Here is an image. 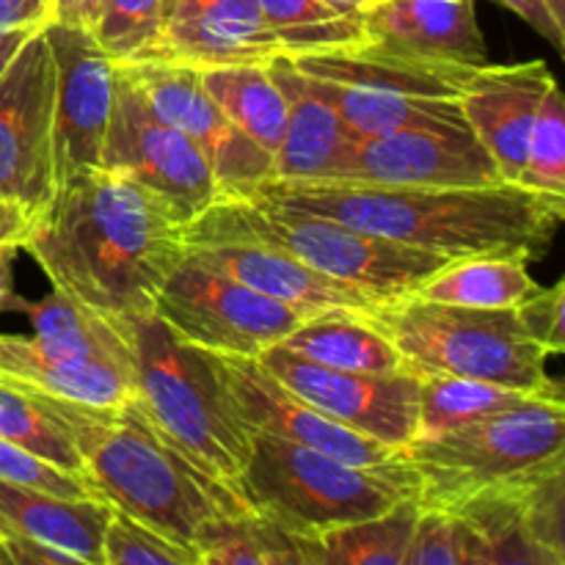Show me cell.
<instances>
[{
	"label": "cell",
	"mask_w": 565,
	"mask_h": 565,
	"mask_svg": "<svg viewBox=\"0 0 565 565\" xmlns=\"http://www.w3.org/2000/svg\"><path fill=\"white\" fill-rule=\"evenodd\" d=\"M20 248L53 290L132 323L185 254V226L130 177L94 169L55 188Z\"/></svg>",
	"instance_id": "6da1fadb"
},
{
	"label": "cell",
	"mask_w": 565,
	"mask_h": 565,
	"mask_svg": "<svg viewBox=\"0 0 565 565\" xmlns=\"http://www.w3.org/2000/svg\"><path fill=\"white\" fill-rule=\"evenodd\" d=\"M252 202L329 215L447 259L513 254L535 259L565 218V196L513 182L475 188H403L370 182L270 180Z\"/></svg>",
	"instance_id": "7a4b0ae2"
},
{
	"label": "cell",
	"mask_w": 565,
	"mask_h": 565,
	"mask_svg": "<svg viewBox=\"0 0 565 565\" xmlns=\"http://www.w3.org/2000/svg\"><path fill=\"white\" fill-rule=\"evenodd\" d=\"M42 397L70 428L88 483L116 511L193 550L207 524L248 511L241 489L191 461L149 419L136 395L119 406Z\"/></svg>",
	"instance_id": "3957f363"
},
{
	"label": "cell",
	"mask_w": 565,
	"mask_h": 565,
	"mask_svg": "<svg viewBox=\"0 0 565 565\" xmlns=\"http://www.w3.org/2000/svg\"><path fill=\"white\" fill-rule=\"evenodd\" d=\"M359 315L401 351L417 379L456 375L563 401L561 381L546 373L550 353L524 334L516 307H458L412 292Z\"/></svg>",
	"instance_id": "277c9868"
},
{
	"label": "cell",
	"mask_w": 565,
	"mask_h": 565,
	"mask_svg": "<svg viewBox=\"0 0 565 565\" xmlns=\"http://www.w3.org/2000/svg\"><path fill=\"white\" fill-rule=\"evenodd\" d=\"M248 241L281 248L309 268L348 281L379 301L417 292L452 259L403 246L390 237L356 230L329 215L276 207L265 202H215L185 226V243Z\"/></svg>",
	"instance_id": "5b68a950"
},
{
	"label": "cell",
	"mask_w": 565,
	"mask_h": 565,
	"mask_svg": "<svg viewBox=\"0 0 565 565\" xmlns=\"http://www.w3.org/2000/svg\"><path fill=\"white\" fill-rule=\"evenodd\" d=\"M136 401L191 461L237 486L252 430L237 417L218 356L177 337L154 312L132 320Z\"/></svg>",
	"instance_id": "8992f818"
},
{
	"label": "cell",
	"mask_w": 565,
	"mask_h": 565,
	"mask_svg": "<svg viewBox=\"0 0 565 565\" xmlns=\"http://www.w3.org/2000/svg\"><path fill=\"white\" fill-rule=\"evenodd\" d=\"M423 508L458 505L565 467V401L530 397L522 406L401 447Z\"/></svg>",
	"instance_id": "52a82bcc"
},
{
	"label": "cell",
	"mask_w": 565,
	"mask_h": 565,
	"mask_svg": "<svg viewBox=\"0 0 565 565\" xmlns=\"http://www.w3.org/2000/svg\"><path fill=\"white\" fill-rule=\"evenodd\" d=\"M248 508L307 539L390 511L417 497L401 450L384 467H356L268 434H252V456L237 478Z\"/></svg>",
	"instance_id": "ba28073f"
},
{
	"label": "cell",
	"mask_w": 565,
	"mask_h": 565,
	"mask_svg": "<svg viewBox=\"0 0 565 565\" xmlns=\"http://www.w3.org/2000/svg\"><path fill=\"white\" fill-rule=\"evenodd\" d=\"M152 312L193 345L257 359L323 309L276 301L185 252L160 287Z\"/></svg>",
	"instance_id": "9c48e42d"
},
{
	"label": "cell",
	"mask_w": 565,
	"mask_h": 565,
	"mask_svg": "<svg viewBox=\"0 0 565 565\" xmlns=\"http://www.w3.org/2000/svg\"><path fill=\"white\" fill-rule=\"evenodd\" d=\"M152 193L182 226L221 202L213 169L202 149L160 119L130 72L116 64L114 105L103 143V166Z\"/></svg>",
	"instance_id": "30bf717a"
},
{
	"label": "cell",
	"mask_w": 565,
	"mask_h": 565,
	"mask_svg": "<svg viewBox=\"0 0 565 565\" xmlns=\"http://www.w3.org/2000/svg\"><path fill=\"white\" fill-rule=\"evenodd\" d=\"M119 66L130 72L160 119L185 132L202 149L213 169L221 202H246L257 188L274 180V154L248 138L221 110L196 66L169 61H138Z\"/></svg>",
	"instance_id": "8fae6325"
},
{
	"label": "cell",
	"mask_w": 565,
	"mask_h": 565,
	"mask_svg": "<svg viewBox=\"0 0 565 565\" xmlns=\"http://www.w3.org/2000/svg\"><path fill=\"white\" fill-rule=\"evenodd\" d=\"M53 116L55 58L36 28L0 75V196L33 213L55 193Z\"/></svg>",
	"instance_id": "7c38bea8"
},
{
	"label": "cell",
	"mask_w": 565,
	"mask_h": 565,
	"mask_svg": "<svg viewBox=\"0 0 565 565\" xmlns=\"http://www.w3.org/2000/svg\"><path fill=\"white\" fill-rule=\"evenodd\" d=\"M257 359L281 384L345 428L395 450L417 436L419 379L414 373H348L309 362L281 345L268 348Z\"/></svg>",
	"instance_id": "4fadbf2b"
},
{
	"label": "cell",
	"mask_w": 565,
	"mask_h": 565,
	"mask_svg": "<svg viewBox=\"0 0 565 565\" xmlns=\"http://www.w3.org/2000/svg\"><path fill=\"white\" fill-rule=\"evenodd\" d=\"M320 180L403 188H475L494 185L502 182V177L469 127H450L353 138Z\"/></svg>",
	"instance_id": "5bb4252c"
},
{
	"label": "cell",
	"mask_w": 565,
	"mask_h": 565,
	"mask_svg": "<svg viewBox=\"0 0 565 565\" xmlns=\"http://www.w3.org/2000/svg\"><path fill=\"white\" fill-rule=\"evenodd\" d=\"M44 36L55 58L53 160L58 188L103 166L116 64L88 28L47 22Z\"/></svg>",
	"instance_id": "9a60e30c"
},
{
	"label": "cell",
	"mask_w": 565,
	"mask_h": 565,
	"mask_svg": "<svg viewBox=\"0 0 565 565\" xmlns=\"http://www.w3.org/2000/svg\"><path fill=\"white\" fill-rule=\"evenodd\" d=\"M215 356H218L237 417L252 434L276 436V439L326 452L356 467H384L397 458L395 447L381 445L326 417L320 408H315L290 386L281 384L274 373H268L259 359L226 356V353H215Z\"/></svg>",
	"instance_id": "2e32d148"
},
{
	"label": "cell",
	"mask_w": 565,
	"mask_h": 565,
	"mask_svg": "<svg viewBox=\"0 0 565 565\" xmlns=\"http://www.w3.org/2000/svg\"><path fill=\"white\" fill-rule=\"evenodd\" d=\"M552 83L555 77L544 61L478 64L469 72L458 105L467 127L500 169L502 182L519 185L535 114Z\"/></svg>",
	"instance_id": "e0dca14e"
},
{
	"label": "cell",
	"mask_w": 565,
	"mask_h": 565,
	"mask_svg": "<svg viewBox=\"0 0 565 565\" xmlns=\"http://www.w3.org/2000/svg\"><path fill=\"white\" fill-rule=\"evenodd\" d=\"M281 47L257 0H177L163 39L149 61L204 70L221 64H268Z\"/></svg>",
	"instance_id": "ac0fdd59"
},
{
	"label": "cell",
	"mask_w": 565,
	"mask_h": 565,
	"mask_svg": "<svg viewBox=\"0 0 565 565\" xmlns=\"http://www.w3.org/2000/svg\"><path fill=\"white\" fill-rule=\"evenodd\" d=\"M364 42L408 58L486 64L475 0H379L364 11Z\"/></svg>",
	"instance_id": "d6986e66"
},
{
	"label": "cell",
	"mask_w": 565,
	"mask_h": 565,
	"mask_svg": "<svg viewBox=\"0 0 565 565\" xmlns=\"http://www.w3.org/2000/svg\"><path fill=\"white\" fill-rule=\"evenodd\" d=\"M185 252L202 263L224 270L232 279L243 281L252 290L276 301L307 309H351L364 312L373 303H381L370 292L331 279L320 270L309 268L281 248L248 241H196L185 243Z\"/></svg>",
	"instance_id": "ffe728a7"
},
{
	"label": "cell",
	"mask_w": 565,
	"mask_h": 565,
	"mask_svg": "<svg viewBox=\"0 0 565 565\" xmlns=\"http://www.w3.org/2000/svg\"><path fill=\"white\" fill-rule=\"evenodd\" d=\"M268 66L287 103L285 132L274 154V180H320L353 141L351 132L334 105L309 83L290 55H274Z\"/></svg>",
	"instance_id": "44dd1931"
},
{
	"label": "cell",
	"mask_w": 565,
	"mask_h": 565,
	"mask_svg": "<svg viewBox=\"0 0 565 565\" xmlns=\"http://www.w3.org/2000/svg\"><path fill=\"white\" fill-rule=\"evenodd\" d=\"M108 519L105 500H72L0 478V535L55 546L83 565H103Z\"/></svg>",
	"instance_id": "7402d4cb"
},
{
	"label": "cell",
	"mask_w": 565,
	"mask_h": 565,
	"mask_svg": "<svg viewBox=\"0 0 565 565\" xmlns=\"http://www.w3.org/2000/svg\"><path fill=\"white\" fill-rule=\"evenodd\" d=\"M292 64L309 77L373 88V92L412 94V97L458 99L469 72L478 64H439V61L408 58L390 50L359 44L331 53L296 55Z\"/></svg>",
	"instance_id": "603a6c76"
},
{
	"label": "cell",
	"mask_w": 565,
	"mask_h": 565,
	"mask_svg": "<svg viewBox=\"0 0 565 565\" xmlns=\"http://www.w3.org/2000/svg\"><path fill=\"white\" fill-rule=\"evenodd\" d=\"M0 381L86 406H119L136 395L130 373L92 359L53 353L31 334H0Z\"/></svg>",
	"instance_id": "cb8c5ba5"
},
{
	"label": "cell",
	"mask_w": 565,
	"mask_h": 565,
	"mask_svg": "<svg viewBox=\"0 0 565 565\" xmlns=\"http://www.w3.org/2000/svg\"><path fill=\"white\" fill-rule=\"evenodd\" d=\"M17 309L28 312L33 326V340L53 353L92 359L110 364L136 379V345H132V323L66 298L53 290L36 303H20Z\"/></svg>",
	"instance_id": "d4e9b609"
},
{
	"label": "cell",
	"mask_w": 565,
	"mask_h": 565,
	"mask_svg": "<svg viewBox=\"0 0 565 565\" xmlns=\"http://www.w3.org/2000/svg\"><path fill=\"white\" fill-rule=\"evenodd\" d=\"M279 345L309 362L348 370V373H408L401 351L370 320L351 309H323L312 315L298 329H292Z\"/></svg>",
	"instance_id": "484cf974"
},
{
	"label": "cell",
	"mask_w": 565,
	"mask_h": 565,
	"mask_svg": "<svg viewBox=\"0 0 565 565\" xmlns=\"http://www.w3.org/2000/svg\"><path fill=\"white\" fill-rule=\"evenodd\" d=\"M309 83L334 105L351 138H373L397 130H450V127H467L458 99L373 92V88L345 86V83L320 81V77H309Z\"/></svg>",
	"instance_id": "4316f807"
},
{
	"label": "cell",
	"mask_w": 565,
	"mask_h": 565,
	"mask_svg": "<svg viewBox=\"0 0 565 565\" xmlns=\"http://www.w3.org/2000/svg\"><path fill=\"white\" fill-rule=\"evenodd\" d=\"M196 550L202 565H315V539L292 533L252 508L207 524Z\"/></svg>",
	"instance_id": "83f0119b"
},
{
	"label": "cell",
	"mask_w": 565,
	"mask_h": 565,
	"mask_svg": "<svg viewBox=\"0 0 565 565\" xmlns=\"http://www.w3.org/2000/svg\"><path fill=\"white\" fill-rule=\"evenodd\" d=\"M530 259L513 254L452 259L417 287L414 296L428 301L458 303L475 309H511L535 290Z\"/></svg>",
	"instance_id": "f1b7e54d"
},
{
	"label": "cell",
	"mask_w": 565,
	"mask_h": 565,
	"mask_svg": "<svg viewBox=\"0 0 565 565\" xmlns=\"http://www.w3.org/2000/svg\"><path fill=\"white\" fill-rule=\"evenodd\" d=\"M202 83L248 138L276 154L285 132L287 103L268 64H221L199 70Z\"/></svg>",
	"instance_id": "f546056e"
},
{
	"label": "cell",
	"mask_w": 565,
	"mask_h": 565,
	"mask_svg": "<svg viewBox=\"0 0 565 565\" xmlns=\"http://www.w3.org/2000/svg\"><path fill=\"white\" fill-rule=\"evenodd\" d=\"M423 505L417 497L390 511L340 524L315 539V565H403Z\"/></svg>",
	"instance_id": "4dcf8cb0"
},
{
	"label": "cell",
	"mask_w": 565,
	"mask_h": 565,
	"mask_svg": "<svg viewBox=\"0 0 565 565\" xmlns=\"http://www.w3.org/2000/svg\"><path fill=\"white\" fill-rule=\"evenodd\" d=\"M257 3L281 53L290 58L364 44V14H348L326 0H257Z\"/></svg>",
	"instance_id": "1f68e13d"
},
{
	"label": "cell",
	"mask_w": 565,
	"mask_h": 565,
	"mask_svg": "<svg viewBox=\"0 0 565 565\" xmlns=\"http://www.w3.org/2000/svg\"><path fill=\"white\" fill-rule=\"evenodd\" d=\"M530 397L541 395L489 384V381L456 379V375H423L419 379V419L414 439H428V436L461 428V425L475 423V419L508 412V408L527 403Z\"/></svg>",
	"instance_id": "d6a6232c"
},
{
	"label": "cell",
	"mask_w": 565,
	"mask_h": 565,
	"mask_svg": "<svg viewBox=\"0 0 565 565\" xmlns=\"http://www.w3.org/2000/svg\"><path fill=\"white\" fill-rule=\"evenodd\" d=\"M0 439L64 469V472L86 478L83 458L70 428L55 417V412L39 392L0 381Z\"/></svg>",
	"instance_id": "836d02e7"
},
{
	"label": "cell",
	"mask_w": 565,
	"mask_h": 565,
	"mask_svg": "<svg viewBox=\"0 0 565 565\" xmlns=\"http://www.w3.org/2000/svg\"><path fill=\"white\" fill-rule=\"evenodd\" d=\"M177 0H108L92 33L114 64L149 61L174 14Z\"/></svg>",
	"instance_id": "e575fe53"
},
{
	"label": "cell",
	"mask_w": 565,
	"mask_h": 565,
	"mask_svg": "<svg viewBox=\"0 0 565 565\" xmlns=\"http://www.w3.org/2000/svg\"><path fill=\"white\" fill-rule=\"evenodd\" d=\"M403 565H489V550L456 511L423 508Z\"/></svg>",
	"instance_id": "d590c367"
},
{
	"label": "cell",
	"mask_w": 565,
	"mask_h": 565,
	"mask_svg": "<svg viewBox=\"0 0 565 565\" xmlns=\"http://www.w3.org/2000/svg\"><path fill=\"white\" fill-rule=\"evenodd\" d=\"M519 185L535 193L565 196V99L557 81L546 88L535 114Z\"/></svg>",
	"instance_id": "8d00e7d4"
},
{
	"label": "cell",
	"mask_w": 565,
	"mask_h": 565,
	"mask_svg": "<svg viewBox=\"0 0 565 565\" xmlns=\"http://www.w3.org/2000/svg\"><path fill=\"white\" fill-rule=\"evenodd\" d=\"M103 565H202L199 550L177 544L141 519L110 508L103 533Z\"/></svg>",
	"instance_id": "74e56055"
},
{
	"label": "cell",
	"mask_w": 565,
	"mask_h": 565,
	"mask_svg": "<svg viewBox=\"0 0 565 565\" xmlns=\"http://www.w3.org/2000/svg\"><path fill=\"white\" fill-rule=\"evenodd\" d=\"M0 478L31 486V489L50 491V494L72 497V500H99V494L86 478L64 472V469L9 445L6 439H0Z\"/></svg>",
	"instance_id": "f35d334b"
},
{
	"label": "cell",
	"mask_w": 565,
	"mask_h": 565,
	"mask_svg": "<svg viewBox=\"0 0 565 565\" xmlns=\"http://www.w3.org/2000/svg\"><path fill=\"white\" fill-rule=\"evenodd\" d=\"M565 281H557L552 287H535L522 303H516L519 323L524 334L544 348L550 356L565 351Z\"/></svg>",
	"instance_id": "ab89813d"
},
{
	"label": "cell",
	"mask_w": 565,
	"mask_h": 565,
	"mask_svg": "<svg viewBox=\"0 0 565 565\" xmlns=\"http://www.w3.org/2000/svg\"><path fill=\"white\" fill-rule=\"evenodd\" d=\"M0 565H83L77 557L39 541L0 535Z\"/></svg>",
	"instance_id": "60d3db41"
},
{
	"label": "cell",
	"mask_w": 565,
	"mask_h": 565,
	"mask_svg": "<svg viewBox=\"0 0 565 565\" xmlns=\"http://www.w3.org/2000/svg\"><path fill=\"white\" fill-rule=\"evenodd\" d=\"M494 3L505 6L508 11H513L516 17H522L533 31H539L546 42H552V47L561 50L565 47V25L555 20L552 9L546 6V0H494Z\"/></svg>",
	"instance_id": "b9f144b4"
},
{
	"label": "cell",
	"mask_w": 565,
	"mask_h": 565,
	"mask_svg": "<svg viewBox=\"0 0 565 565\" xmlns=\"http://www.w3.org/2000/svg\"><path fill=\"white\" fill-rule=\"evenodd\" d=\"M53 14V0H0V31L44 28Z\"/></svg>",
	"instance_id": "7bdbcfd3"
},
{
	"label": "cell",
	"mask_w": 565,
	"mask_h": 565,
	"mask_svg": "<svg viewBox=\"0 0 565 565\" xmlns=\"http://www.w3.org/2000/svg\"><path fill=\"white\" fill-rule=\"evenodd\" d=\"M33 218H36V213L31 207L0 196V248H20L31 232Z\"/></svg>",
	"instance_id": "ee69618b"
},
{
	"label": "cell",
	"mask_w": 565,
	"mask_h": 565,
	"mask_svg": "<svg viewBox=\"0 0 565 565\" xmlns=\"http://www.w3.org/2000/svg\"><path fill=\"white\" fill-rule=\"evenodd\" d=\"M108 0H53V14L50 22H61V25L88 28L92 31L94 22L103 14Z\"/></svg>",
	"instance_id": "f6af8a7d"
},
{
	"label": "cell",
	"mask_w": 565,
	"mask_h": 565,
	"mask_svg": "<svg viewBox=\"0 0 565 565\" xmlns=\"http://www.w3.org/2000/svg\"><path fill=\"white\" fill-rule=\"evenodd\" d=\"M33 31H36V28H14V31H0V75H3V70L9 66V61L14 58L17 50L22 47V42H25Z\"/></svg>",
	"instance_id": "bcb514c9"
},
{
	"label": "cell",
	"mask_w": 565,
	"mask_h": 565,
	"mask_svg": "<svg viewBox=\"0 0 565 565\" xmlns=\"http://www.w3.org/2000/svg\"><path fill=\"white\" fill-rule=\"evenodd\" d=\"M17 248H0V309H14L17 296L11 292V259Z\"/></svg>",
	"instance_id": "7dc6e473"
},
{
	"label": "cell",
	"mask_w": 565,
	"mask_h": 565,
	"mask_svg": "<svg viewBox=\"0 0 565 565\" xmlns=\"http://www.w3.org/2000/svg\"><path fill=\"white\" fill-rule=\"evenodd\" d=\"M326 3L334 6V9L348 11V14H364V11H367L370 6L379 3V0H326Z\"/></svg>",
	"instance_id": "c3c4849f"
},
{
	"label": "cell",
	"mask_w": 565,
	"mask_h": 565,
	"mask_svg": "<svg viewBox=\"0 0 565 565\" xmlns=\"http://www.w3.org/2000/svg\"><path fill=\"white\" fill-rule=\"evenodd\" d=\"M546 6H550V9H552L555 20L563 22V25H565V0H546Z\"/></svg>",
	"instance_id": "681fc988"
}]
</instances>
